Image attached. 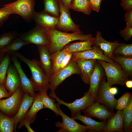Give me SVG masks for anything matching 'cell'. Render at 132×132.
Wrapping results in <instances>:
<instances>
[{
    "instance_id": "cell-25",
    "label": "cell",
    "mask_w": 132,
    "mask_h": 132,
    "mask_svg": "<svg viewBox=\"0 0 132 132\" xmlns=\"http://www.w3.org/2000/svg\"><path fill=\"white\" fill-rule=\"evenodd\" d=\"M95 37L88 40L68 44L61 50L67 53H74L87 50L92 48Z\"/></svg>"
},
{
    "instance_id": "cell-18",
    "label": "cell",
    "mask_w": 132,
    "mask_h": 132,
    "mask_svg": "<svg viewBox=\"0 0 132 132\" xmlns=\"http://www.w3.org/2000/svg\"><path fill=\"white\" fill-rule=\"evenodd\" d=\"M104 76V74L101 66L96 61L91 76L88 90L90 93L95 98L101 81Z\"/></svg>"
},
{
    "instance_id": "cell-37",
    "label": "cell",
    "mask_w": 132,
    "mask_h": 132,
    "mask_svg": "<svg viewBox=\"0 0 132 132\" xmlns=\"http://www.w3.org/2000/svg\"><path fill=\"white\" fill-rule=\"evenodd\" d=\"M131 93L129 92H126L118 100L115 107L116 110H123L127 105L129 99L131 95Z\"/></svg>"
},
{
    "instance_id": "cell-4",
    "label": "cell",
    "mask_w": 132,
    "mask_h": 132,
    "mask_svg": "<svg viewBox=\"0 0 132 132\" xmlns=\"http://www.w3.org/2000/svg\"><path fill=\"white\" fill-rule=\"evenodd\" d=\"M35 4L34 0H18L4 5L11 14H18L26 22H30L33 20L36 12L34 9Z\"/></svg>"
},
{
    "instance_id": "cell-19",
    "label": "cell",
    "mask_w": 132,
    "mask_h": 132,
    "mask_svg": "<svg viewBox=\"0 0 132 132\" xmlns=\"http://www.w3.org/2000/svg\"><path fill=\"white\" fill-rule=\"evenodd\" d=\"M34 97L30 96L27 93H24L23 98L18 110L13 117L14 125V130L16 131L17 125L24 118L29 108L32 106Z\"/></svg>"
},
{
    "instance_id": "cell-29",
    "label": "cell",
    "mask_w": 132,
    "mask_h": 132,
    "mask_svg": "<svg viewBox=\"0 0 132 132\" xmlns=\"http://www.w3.org/2000/svg\"><path fill=\"white\" fill-rule=\"evenodd\" d=\"M67 53L61 50L50 55L52 65L51 76L60 69L63 60Z\"/></svg>"
},
{
    "instance_id": "cell-44",
    "label": "cell",
    "mask_w": 132,
    "mask_h": 132,
    "mask_svg": "<svg viewBox=\"0 0 132 132\" xmlns=\"http://www.w3.org/2000/svg\"><path fill=\"white\" fill-rule=\"evenodd\" d=\"M72 56V53H67L63 60L60 69L64 67L68 64L71 60Z\"/></svg>"
},
{
    "instance_id": "cell-3",
    "label": "cell",
    "mask_w": 132,
    "mask_h": 132,
    "mask_svg": "<svg viewBox=\"0 0 132 132\" xmlns=\"http://www.w3.org/2000/svg\"><path fill=\"white\" fill-rule=\"evenodd\" d=\"M105 71L109 85H120L123 86L128 80L129 76L121 66L116 62L110 63L100 60H97Z\"/></svg>"
},
{
    "instance_id": "cell-7",
    "label": "cell",
    "mask_w": 132,
    "mask_h": 132,
    "mask_svg": "<svg viewBox=\"0 0 132 132\" xmlns=\"http://www.w3.org/2000/svg\"><path fill=\"white\" fill-rule=\"evenodd\" d=\"M112 86L107 83L104 76L99 85L95 100L105 106L110 111L113 113L117 100L110 91Z\"/></svg>"
},
{
    "instance_id": "cell-17",
    "label": "cell",
    "mask_w": 132,
    "mask_h": 132,
    "mask_svg": "<svg viewBox=\"0 0 132 132\" xmlns=\"http://www.w3.org/2000/svg\"><path fill=\"white\" fill-rule=\"evenodd\" d=\"M4 86L11 95L13 94L20 86V80L17 71L14 65L10 64L7 73Z\"/></svg>"
},
{
    "instance_id": "cell-41",
    "label": "cell",
    "mask_w": 132,
    "mask_h": 132,
    "mask_svg": "<svg viewBox=\"0 0 132 132\" xmlns=\"http://www.w3.org/2000/svg\"><path fill=\"white\" fill-rule=\"evenodd\" d=\"M120 4L124 10H132V0H121Z\"/></svg>"
},
{
    "instance_id": "cell-49",
    "label": "cell",
    "mask_w": 132,
    "mask_h": 132,
    "mask_svg": "<svg viewBox=\"0 0 132 132\" xmlns=\"http://www.w3.org/2000/svg\"><path fill=\"white\" fill-rule=\"evenodd\" d=\"M6 53H0V64L4 57Z\"/></svg>"
},
{
    "instance_id": "cell-42",
    "label": "cell",
    "mask_w": 132,
    "mask_h": 132,
    "mask_svg": "<svg viewBox=\"0 0 132 132\" xmlns=\"http://www.w3.org/2000/svg\"><path fill=\"white\" fill-rule=\"evenodd\" d=\"M103 0H89L92 10L99 12L100 9L101 2Z\"/></svg>"
},
{
    "instance_id": "cell-11",
    "label": "cell",
    "mask_w": 132,
    "mask_h": 132,
    "mask_svg": "<svg viewBox=\"0 0 132 132\" xmlns=\"http://www.w3.org/2000/svg\"><path fill=\"white\" fill-rule=\"evenodd\" d=\"M59 6L60 16L55 28L66 32L81 31L79 25L75 24L73 21L69 11L66 9L61 0L59 1Z\"/></svg>"
},
{
    "instance_id": "cell-31",
    "label": "cell",
    "mask_w": 132,
    "mask_h": 132,
    "mask_svg": "<svg viewBox=\"0 0 132 132\" xmlns=\"http://www.w3.org/2000/svg\"><path fill=\"white\" fill-rule=\"evenodd\" d=\"M59 0H44V11L54 16L59 18L60 16Z\"/></svg>"
},
{
    "instance_id": "cell-38",
    "label": "cell",
    "mask_w": 132,
    "mask_h": 132,
    "mask_svg": "<svg viewBox=\"0 0 132 132\" xmlns=\"http://www.w3.org/2000/svg\"><path fill=\"white\" fill-rule=\"evenodd\" d=\"M3 6L0 8V28L11 14L10 11L6 6L4 5Z\"/></svg>"
},
{
    "instance_id": "cell-23",
    "label": "cell",
    "mask_w": 132,
    "mask_h": 132,
    "mask_svg": "<svg viewBox=\"0 0 132 132\" xmlns=\"http://www.w3.org/2000/svg\"><path fill=\"white\" fill-rule=\"evenodd\" d=\"M123 110H118L115 114L108 119L104 132H124L123 121L122 115Z\"/></svg>"
},
{
    "instance_id": "cell-45",
    "label": "cell",
    "mask_w": 132,
    "mask_h": 132,
    "mask_svg": "<svg viewBox=\"0 0 132 132\" xmlns=\"http://www.w3.org/2000/svg\"><path fill=\"white\" fill-rule=\"evenodd\" d=\"M66 10L69 11V6L71 0H61Z\"/></svg>"
},
{
    "instance_id": "cell-5",
    "label": "cell",
    "mask_w": 132,
    "mask_h": 132,
    "mask_svg": "<svg viewBox=\"0 0 132 132\" xmlns=\"http://www.w3.org/2000/svg\"><path fill=\"white\" fill-rule=\"evenodd\" d=\"M51 91L49 96L55 99L59 105H63L67 107L70 110L72 116L92 105L95 101V98L88 90L84 93L83 96L81 98L76 99L73 102L69 103L64 101L58 97L55 92V90Z\"/></svg>"
},
{
    "instance_id": "cell-16",
    "label": "cell",
    "mask_w": 132,
    "mask_h": 132,
    "mask_svg": "<svg viewBox=\"0 0 132 132\" xmlns=\"http://www.w3.org/2000/svg\"><path fill=\"white\" fill-rule=\"evenodd\" d=\"M59 18L52 16L44 10L35 12L33 20L36 25L45 29L55 28Z\"/></svg>"
},
{
    "instance_id": "cell-30",
    "label": "cell",
    "mask_w": 132,
    "mask_h": 132,
    "mask_svg": "<svg viewBox=\"0 0 132 132\" xmlns=\"http://www.w3.org/2000/svg\"><path fill=\"white\" fill-rule=\"evenodd\" d=\"M14 127L13 117L5 115L0 110V132H12Z\"/></svg>"
},
{
    "instance_id": "cell-50",
    "label": "cell",
    "mask_w": 132,
    "mask_h": 132,
    "mask_svg": "<svg viewBox=\"0 0 132 132\" xmlns=\"http://www.w3.org/2000/svg\"></svg>"
},
{
    "instance_id": "cell-26",
    "label": "cell",
    "mask_w": 132,
    "mask_h": 132,
    "mask_svg": "<svg viewBox=\"0 0 132 132\" xmlns=\"http://www.w3.org/2000/svg\"><path fill=\"white\" fill-rule=\"evenodd\" d=\"M122 115L124 131L131 132L132 127V96L130 97L127 104L123 110Z\"/></svg>"
},
{
    "instance_id": "cell-22",
    "label": "cell",
    "mask_w": 132,
    "mask_h": 132,
    "mask_svg": "<svg viewBox=\"0 0 132 132\" xmlns=\"http://www.w3.org/2000/svg\"><path fill=\"white\" fill-rule=\"evenodd\" d=\"M74 60L80 69V75L83 82L86 84H89L91 76L95 64L97 61V60Z\"/></svg>"
},
{
    "instance_id": "cell-14",
    "label": "cell",
    "mask_w": 132,
    "mask_h": 132,
    "mask_svg": "<svg viewBox=\"0 0 132 132\" xmlns=\"http://www.w3.org/2000/svg\"><path fill=\"white\" fill-rule=\"evenodd\" d=\"M97 101L83 110L85 115L94 117L103 121H105L112 117L114 113L110 111L104 105Z\"/></svg>"
},
{
    "instance_id": "cell-2",
    "label": "cell",
    "mask_w": 132,
    "mask_h": 132,
    "mask_svg": "<svg viewBox=\"0 0 132 132\" xmlns=\"http://www.w3.org/2000/svg\"><path fill=\"white\" fill-rule=\"evenodd\" d=\"M9 53L15 55L27 65L31 71V76L30 79L33 84L35 90L47 91L49 89L50 78L43 71L36 59L29 60L17 51Z\"/></svg>"
},
{
    "instance_id": "cell-15",
    "label": "cell",
    "mask_w": 132,
    "mask_h": 132,
    "mask_svg": "<svg viewBox=\"0 0 132 132\" xmlns=\"http://www.w3.org/2000/svg\"><path fill=\"white\" fill-rule=\"evenodd\" d=\"M95 38L93 45L99 47L106 56L113 60L114 57L113 51L121 43H119L116 40L112 42L106 41L103 37L101 33L99 31L97 32Z\"/></svg>"
},
{
    "instance_id": "cell-10",
    "label": "cell",
    "mask_w": 132,
    "mask_h": 132,
    "mask_svg": "<svg viewBox=\"0 0 132 132\" xmlns=\"http://www.w3.org/2000/svg\"><path fill=\"white\" fill-rule=\"evenodd\" d=\"M62 118V122L57 121L55 126L60 128L58 132H84L89 130L86 126L81 124L77 122L72 117H70L64 113L60 108L58 103L56 104Z\"/></svg>"
},
{
    "instance_id": "cell-43",
    "label": "cell",
    "mask_w": 132,
    "mask_h": 132,
    "mask_svg": "<svg viewBox=\"0 0 132 132\" xmlns=\"http://www.w3.org/2000/svg\"><path fill=\"white\" fill-rule=\"evenodd\" d=\"M11 96L4 85H0V99L4 98H8Z\"/></svg>"
},
{
    "instance_id": "cell-36",
    "label": "cell",
    "mask_w": 132,
    "mask_h": 132,
    "mask_svg": "<svg viewBox=\"0 0 132 132\" xmlns=\"http://www.w3.org/2000/svg\"><path fill=\"white\" fill-rule=\"evenodd\" d=\"M114 55L120 54L122 56L127 57H132V44H126L121 43L117 47L113 52Z\"/></svg>"
},
{
    "instance_id": "cell-24",
    "label": "cell",
    "mask_w": 132,
    "mask_h": 132,
    "mask_svg": "<svg viewBox=\"0 0 132 132\" xmlns=\"http://www.w3.org/2000/svg\"><path fill=\"white\" fill-rule=\"evenodd\" d=\"M75 120H79L89 129V130H94L98 132H103L106 124L105 121L98 122L89 117L81 114V111L76 113L72 116Z\"/></svg>"
},
{
    "instance_id": "cell-35",
    "label": "cell",
    "mask_w": 132,
    "mask_h": 132,
    "mask_svg": "<svg viewBox=\"0 0 132 132\" xmlns=\"http://www.w3.org/2000/svg\"><path fill=\"white\" fill-rule=\"evenodd\" d=\"M16 31L4 33L0 35V49L8 45L16 38L18 37Z\"/></svg>"
},
{
    "instance_id": "cell-21",
    "label": "cell",
    "mask_w": 132,
    "mask_h": 132,
    "mask_svg": "<svg viewBox=\"0 0 132 132\" xmlns=\"http://www.w3.org/2000/svg\"><path fill=\"white\" fill-rule=\"evenodd\" d=\"M44 105L37 94L35 97L33 103L24 118L19 122L18 126L21 128L25 122L30 124L34 121L37 112L44 108Z\"/></svg>"
},
{
    "instance_id": "cell-46",
    "label": "cell",
    "mask_w": 132,
    "mask_h": 132,
    "mask_svg": "<svg viewBox=\"0 0 132 132\" xmlns=\"http://www.w3.org/2000/svg\"><path fill=\"white\" fill-rule=\"evenodd\" d=\"M30 125V124L28 123L25 122L23 124V125L25 126L28 132H35V131L31 128Z\"/></svg>"
},
{
    "instance_id": "cell-12",
    "label": "cell",
    "mask_w": 132,
    "mask_h": 132,
    "mask_svg": "<svg viewBox=\"0 0 132 132\" xmlns=\"http://www.w3.org/2000/svg\"><path fill=\"white\" fill-rule=\"evenodd\" d=\"M13 64L16 69L20 79V86L24 93H28L30 96L35 97L36 94L35 92V87L30 78H29L23 70L21 63L15 55L11 54Z\"/></svg>"
},
{
    "instance_id": "cell-27",
    "label": "cell",
    "mask_w": 132,
    "mask_h": 132,
    "mask_svg": "<svg viewBox=\"0 0 132 132\" xmlns=\"http://www.w3.org/2000/svg\"><path fill=\"white\" fill-rule=\"evenodd\" d=\"M69 9L82 12L87 15H90L93 10L89 0H71Z\"/></svg>"
},
{
    "instance_id": "cell-34",
    "label": "cell",
    "mask_w": 132,
    "mask_h": 132,
    "mask_svg": "<svg viewBox=\"0 0 132 132\" xmlns=\"http://www.w3.org/2000/svg\"><path fill=\"white\" fill-rule=\"evenodd\" d=\"M6 53L0 64V85H4L7 70L11 60V54Z\"/></svg>"
},
{
    "instance_id": "cell-20",
    "label": "cell",
    "mask_w": 132,
    "mask_h": 132,
    "mask_svg": "<svg viewBox=\"0 0 132 132\" xmlns=\"http://www.w3.org/2000/svg\"><path fill=\"white\" fill-rule=\"evenodd\" d=\"M37 46L40 55L39 65L44 73L50 78L52 65L47 47V46L43 45Z\"/></svg>"
},
{
    "instance_id": "cell-33",
    "label": "cell",
    "mask_w": 132,
    "mask_h": 132,
    "mask_svg": "<svg viewBox=\"0 0 132 132\" xmlns=\"http://www.w3.org/2000/svg\"><path fill=\"white\" fill-rule=\"evenodd\" d=\"M113 60L118 62L123 69L128 75L131 76L132 74V57L123 56L114 57Z\"/></svg>"
},
{
    "instance_id": "cell-8",
    "label": "cell",
    "mask_w": 132,
    "mask_h": 132,
    "mask_svg": "<svg viewBox=\"0 0 132 132\" xmlns=\"http://www.w3.org/2000/svg\"><path fill=\"white\" fill-rule=\"evenodd\" d=\"M24 94L20 86L16 91L10 97L0 100V110L8 116L15 114L18 110Z\"/></svg>"
},
{
    "instance_id": "cell-28",
    "label": "cell",
    "mask_w": 132,
    "mask_h": 132,
    "mask_svg": "<svg viewBox=\"0 0 132 132\" xmlns=\"http://www.w3.org/2000/svg\"><path fill=\"white\" fill-rule=\"evenodd\" d=\"M37 94L44 104V108L49 109L53 111L57 116L60 115L59 111L55 103V100L48 96L47 91H39Z\"/></svg>"
},
{
    "instance_id": "cell-40",
    "label": "cell",
    "mask_w": 132,
    "mask_h": 132,
    "mask_svg": "<svg viewBox=\"0 0 132 132\" xmlns=\"http://www.w3.org/2000/svg\"><path fill=\"white\" fill-rule=\"evenodd\" d=\"M124 18L126 26L132 27V10L126 11Z\"/></svg>"
},
{
    "instance_id": "cell-39",
    "label": "cell",
    "mask_w": 132,
    "mask_h": 132,
    "mask_svg": "<svg viewBox=\"0 0 132 132\" xmlns=\"http://www.w3.org/2000/svg\"><path fill=\"white\" fill-rule=\"evenodd\" d=\"M119 33L125 41H129L132 36V27L126 26L124 29L119 31Z\"/></svg>"
},
{
    "instance_id": "cell-13",
    "label": "cell",
    "mask_w": 132,
    "mask_h": 132,
    "mask_svg": "<svg viewBox=\"0 0 132 132\" xmlns=\"http://www.w3.org/2000/svg\"><path fill=\"white\" fill-rule=\"evenodd\" d=\"M92 48L86 51L72 53V58L74 60H84L95 59L103 61L110 63L115 62L114 60L106 56L97 46L93 45Z\"/></svg>"
},
{
    "instance_id": "cell-32",
    "label": "cell",
    "mask_w": 132,
    "mask_h": 132,
    "mask_svg": "<svg viewBox=\"0 0 132 132\" xmlns=\"http://www.w3.org/2000/svg\"><path fill=\"white\" fill-rule=\"evenodd\" d=\"M29 44V43L24 41L18 37L8 45L0 49V53H9L17 52L23 46Z\"/></svg>"
},
{
    "instance_id": "cell-51",
    "label": "cell",
    "mask_w": 132,
    "mask_h": 132,
    "mask_svg": "<svg viewBox=\"0 0 132 132\" xmlns=\"http://www.w3.org/2000/svg\"></svg>"
},
{
    "instance_id": "cell-47",
    "label": "cell",
    "mask_w": 132,
    "mask_h": 132,
    "mask_svg": "<svg viewBox=\"0 0 132 132\" xmlns=\"http://www.w3.org/2000/svg\"><path fill=\"white\" fill-rule=\"evenodd\" d=\"M109 90L110 92L113 95L116 94L118 92V89L116 87H111Z\"/></svg>"
},
{
    "instance_id": "cell-6",
    "label": "cell",
    "mask_w": 132,
    "mask_h": 132,
    "mask_svg": "<svg viewBox=\"0 0 132 132\" xmlns=\"http://www.w3.org/2000/svg\"><path fill=\"white\" fill-rule=\"evenodd\" d=\"M74 74L80 75L81 71L75 60L71 57L66 66L50 77L49 88L55 90L66 79Z\"/></svg>"
},
{
    "instance_id": "cell-1",
    "label": "cell",
    "mask_w": 132,
    "mask_h": 132,
    "mask_svg": "<svg viewBox=\"0 0 132 132\" xmlns=\"http://www.w3.org/2000/svg\"><path fill=\"white\" fill-rule=\"evenodd\" d=\"M46 29L48 38L47 46L50 55L61 50L71 41H86L93 37L92 34H85L81 31L68 33L56 28Z\"/></svg>"
},
{
    "instance_id": "cell-9",
    "label": "cell",
    "mask_w": 132,
    "mask_h": 132,
    "mask_svg": "<svg viewBox=\"0 0 132 132\" xmlns=\"http://www.w3.org/2000/svg\"><path fill=\"white\" fill-rule=\"evenodd\" d=\"M18 37L24 41L37 45L47 46L48 42L46 29L36 25L28 32L19 34Z\"/></svg>"
},
{
    "instance_id": "cell-48",
    "label": "cell",
    "mask_w": 132,
    "mask_h": 132,
    "mask_svg": "<svg viewBox=\"0 0 132 132\" xmlns=\"http://www.w3.org/2000/svg\"><path fill=\"white\" fill-rule=\"evenodd\" d=\"M126 85L127 87L129 88H132V80H128L125 82Z\"/></svg>"
}]
</instances>
